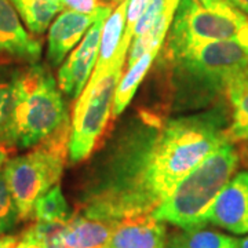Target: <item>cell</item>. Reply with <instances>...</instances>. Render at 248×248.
<instances>
[{"mask_svg": "<svg viewBox=\"0 0 248 248\" xmlns=\"http://www.w3.org/2000/svg\"><path fill=\"white\" fill-rule=\"evenodd\" d=\"M226 110L217 107L199 115L164 122L146 156L145 192L152 210L210 153L228 140Z\"/></svg>", "mask_w": 248, "mask_h": 248, "instance_id": "cell-1", "label": "cell"}, {"mask_svg": "<svg viewBox=\"0 0 248 248\" xmlns=\"http://www.w3.org/2000/svg\"><path fill=\"white\" fill-rule=\"evenodd\" d=\"M172 65L177 110L208 105L225 95L232 80L248 71V47L236 42H205L164 55Z\"/></svg>", "mask_w": 248, "mask_h": 248, "instance_id": "cell-2", "label": "cell"}, {"mask_svg": "<svg viewBox=\"0 0 248 248\" xmlns=\"http://www.w3.org/2000/svg\"><path fill=\"white\" fill-rule=\"evenodd\" d=\"M68 108L50 69L39 62L18 66L14 78L7 148L28 149L69 125Z\"/></svg>", "mask_w": 248, "mask_h": 248, "instance_id": "cell-3", "label": "cell"}, {"mask_svg": "<svg viewBox=\"0 0 248 248\" xmlns=\"http://www.w3.org/2000/svg\"><path fill=\"white\" fill-rule=\"evenodd\" d=\"M240 155L226 141L197 164L153 211L156 219L192 229L207 226L204 215L239 167Z\"/></svg>", "mask_w": 248, "mask_h": 248, "instance_id": "cell-4", "label": "cell"}, {"mask_svg": "<svg viewBox=\"0 0 248 248\" xmlns=\"http://www.w3.org/2000/svg\"><path fill=\"white\" fill-rule=\"evenodd\" d=\"M71 125L29 153L9 160L3 169L21 221L33 218L36 200L58 185L65 167Z\"/></svg>", "mask_w": 248, "mask_h": 248, "instance_id": "cell-5", "label": "cell"}, {"mask_svg": "<svg viewBox=\"0 0 248 248\" xmlns=\"http://www.w3.org/2000/svg\"><path fill=\"white\" fill-rule=\"evenodd\" d=\"M127 53L119 54L113 63L99 75H91L87 86L78 98L68 143L72 163L87 159L104 133L109 116L112 115L113 98L123 75Z\"/></svg>", "mask_w": 248, "mask_h": 248, "instance_id": "cell-6", "label": "cell"}, {"mask_svg": "<svg viewBox=\"0 0 248 248\" xmlns=\"http://www.w3.org/2000/svg\"><path fill=\"white\" fill-rule=\"evenodd\" d=\"M236 42L248 47V17L240 10L211 11L197 0H179L170 27L164 55L205 42Z\"/></svg>", "mask_w": 248, "mask_h": 248, "instance_id": "cell-7", "label": "cell"}, {"mask_svg": "<svg viewBox=\"0 0 248 248\" xmlns=\"http://www.w3.org/2000/svg\"><path fill=\"white\" fill-rule=\"evenodd\" d=\"M112 13V6H105L101 16L90 27L87 33L81 39L80 45L73 50L68 60L58 71V86L63 94L75 99L79 98L84 87L87 86L90 78L94 72L99 53V42L102 35V28Z\"/></svg>", "mask_w": 248, "mask_h": 248, "instance_id": "cell-8", "label": "cell"}, {"mask_svg": "<svg viewBox=\"0 0 248 248\" xmlns=\"http://www.w3.org/2000/svg\"><path fill=\"white\" fill-rule=\"evenodd\" d=\"M211 223L233 234L248 233V171L236 174L217 196L204 215Z\"/></svg>", "mask_w": 248, "mask_h": 248, "instance_id": "cell-9", "label": "cell"}, {"mask_svg": "<svg viewBox=\"0 0 248 248\" xmlns=\"http://www.w3.org/2000/svg\"><path fill=\"white\" fill-rule=\"evenodd\" d=\"M42 43L25 31L10 0H0V58L25 63L39 62Z\"/></svg>", "mask_w": 248, "mask_h": 248, "instance_id": "cell-10", "label": "cell"}, {"mask_svg": "<svg viewBox=\"0 0 248 248\" xmlns=\"http://www.w3.org/2000/svg\"><path fill=\"white\" fill-rule=\"evenodd\" d=\"M104 7H101L97 14H81L65 10L55 18L50 25L47 37V60L51 66H58L72 48L81 42L90 27L101 16Z\"/></svg>", "mask_w": 248, "mask_h": 248, "instance_id": "cell-11", "label": "cell"}, {"mask_svg": "<svg viewBox=\"0 0 248 248\" xmlns=\"http://www.w3.org/2000/svg\"><path fill=\"white\" fill-rule=\"evenodd\" d=\"M166 240V222L152 213L117 221L107 248H164Z\"/></svg>", "mask_w": 248, "mask_h": 248, "instance_id": "cell-12", "label": "cell"}, {"mask_svg": "<svg viewBox=\"0 0 248 248\" xmlns=\"http://www.w3.org/2000/svg\"><path fill=\"white\" fill-rule=\"evenodd\" d=\"M117 221H104L75 214L63 223L61 231L65 248H107Z\"/></svg>", "mask_w": 248, "mask_h": 248, "instance_id": "cell-13", "label": "cell"}, {"mask_svg": "<svg viewBox=\"0 0 248 248\" xmlns=\"http://www.w3.org/2000/svg\"><path fill=\"white\" fill-rule=\"evenodd\" d=\"M125 10L127 0H122L105 19L99 42L97 63L93 75H99L113 63L119 54L130 50L133 37L125 35Z\"/></svg>", "mask_w": 248, "mask_h": 248, "instance_id": "cell-14", "label": "cell"}, {"mask_svg": "<svg viewBox=\"0 0 248 248\" xmlns=\"http://www.w3.org/2000/svg\"><path fill=\"white\" fill-rule=\"evenodd\" d=\"M225 95L232 109L229 141H248V71L232 80Z\"/></svg>", "mask_w": 248, "mask_h": 248, "instance_id": "cell-15", "label": "cell"}, {"mask_svg": "<svg viewBox=\"0 0 248 248\" xmlns=\"http://www.w3.org/2000/svg\"><path fill=\"white\" fill-rule=\"evenodd\" d=\"M164 248H239V240L207 226L170 233Z\"/></svg>", "mask_w": 248, "mask_h": 248, "instance_id": "cell-16", "label": "cell"}, {"mask_svg": "<svg viewBox=\"0 0 248 248\" xmlns=\"http://www.w3.org/2000/svg\"><path fill=\"white\" fill-rule=\"evenodd\" d=\"M31 33L40 36L63 10L61 0H10Z\"/></svg>", "mask_w": 248, "mask_h": 248, "instance_id": "cell-17", "label": "cell"}, {"mask_svg": "<svg viewBox=\"0 0 248 248\" xmlns=\"http://www.w3.org/2000/svg\"><path fill=\"white\" fill-rule=\"evenodd\" d=\"M159 53L160 50H157V48L148 50L134 65L128 66V71L123 76V79L119 81L117 89H116L113 107H112V116L113 117L120 115L124 109L128 107L135 91L140 87L142 80L146 76L151 65Z\"/></svg>", "mask_w": 248, "mask_h": 248, "instance_id": "cell-18", "label": "cell"}, {"mask_svg": "<svg viewBox=\"0 0 248 248\" xmlns=\"http://www.w3.org/2000/svg\"><path fill=\"white\" fill-rule=\"evenodd\" d=\"M178 1L179 0H167L166 9L163 10V13L156 19L153 27L146 33L138 36V37H134L133 45L130 46V50H128V53H130L128 66L134 65L148 50H152V48L160 50L161 48V45H163L166 36L169 33L170 27L172 24Z\"/></svg>", "mask_w": 248, "mask_h": 248, "instance_id": "cell-19", "label": "cell"}, {"mask_svg": "<svg viewBox=\"0 0 248 248\" xmlns=\"http://www.w3.org/2000/svg\"><path fill=\"white\" fill-rule=\"evenodd\" d=\"M73 214L62 193L61 186H53L36 200L33 218L36 222H66Z\"/></svg>", "mask_w": 248, "mask_h": 248, "instance_id": "cell-20", "label": "cell"}, {"mask_svg": "<svg viewBox=\"0 0 248 248\" xmlns=\"http://www.w3.org/2000/svg\"><path fill=\"white\" fill-rule=\"evenodd\" d=\"M17 68L0 61V146L7 148V130L13 107V89ZM10 151V149H9Z\"/></svg>", "mask_w": 248, "mask_h": 248, "instance_id": "cell-21", "label": "cell"}, {"mask_svg": "<svg viewBox=\"0 0 248 248\" xmlns=\"http://www.w3.org/2000/svg\"><path fill=\"white\" fill-rule=\"evenodd\" d=\"M21 221L17 204L10 192L4 172L0 171V236L7 234Z\"/></svg>", "mask_w": 248, "mask_h": 248, "instance_id": "cell-22", "label": "cell"}, {"mask_svg": "<svg viewBox=\"0 0 248 248\" xmlns=\"http://www.w3.org/2000/svg\"><path fill=\"white\" fill-rule=\"evenodd\" d=\"M166 6H167V0H151V3L148 4L146 10L143 11L141 18L138 19V22L134 27L133 39L146 33L153 27L156 19L160 17L163 10L166 9Z\"/></svg>", "mask_w": 248, "mask_h": 248, "instance_id": "cell-23", "label": "cell"}, {"mask_svg": "<svg viewBox=\"0 0 248 248\" xmlns=\"http://www.w3.org/2000/svg\"><path fill=\"white\" fill-rule=\"evenodd\" d=\"M151 0H127L125 10V35L133 37L134 27L146 10Z\"/></svg>", "mask_w": 248, "mask_h": 248, "instance_id": "cell-24", "label": "cell"}, {"mask_svg": "<svg viewBox=\"0 0 248 248\" xmlns=\"http://www.w3.org/2000/svg\"><path fill=\"white\" fill-rule=\"evenodd\" d=\"M63 9L78 11L81 14H97L105 4H101L99 0H61Z\"/></svg>", "mask_w": 248, "mask_h": 248, "instance_id": "cell-25", "label": "cell"}, {"mask_svg": "<svg viewBox=\"0 0 248 248\" xmlns=\"http://www.w3.org/2000/svg\"><path fill=\"white\" fill-rule=\"evenodd\" d=\"M203 7L211 11H218V13H223V11H229L233 9V6L228 4L223 0H197Z\"/></svg>", "mask_w": 248, "mask_h": 248, "instance_id": "cell-26", "label": "cell"}, {"mask_svg": "<svg viewBox=\"0 0 248 248\" xmlns=\"http://www.w3.org/2000/svg\"><path fill=\"white\" fill-rule=\"evenodd\" d=\"M21 237L14 234H1L0 236V248H16Z\"/></svg>", "mask_w": 248, "mask_h": 248, "instance_id": "cell-27", "label": "cell"}, {"mask_svg": "<svg viewBox=\"0 0 248 248\" xmlns=\"http://www.w3.org/2000/svg\"><path fill=\"white\" fill-rule=\"evenodd\" d=\"M223 1L233 6L234 9L240 10L243 14H246L248 17V0H223Z\"/></svg>", "mask_w": 248, "mask_h": 248, "instance_id": "cell-28", "label": "cell"}, {"mask_svg": "<svg viewBox=\"0 0 248 248\" xmlns=\"http://www.w3.org/2000/svg\"><path fill=\"white\" fill-rule=\"evenodd\" d=\"M16 248H43L39 243H36L35 240L32 239H28L25 236H22L21 234V239L18 241L17 247Z\"/></svg>", "mask_w": 248, "mask_h": 248, "instance_id": "cell-29", "label": "cell"}, {"mask_svg": "<svg viewBox=\"0 0 248 248\" xmlns=\"http://www.w3.org/2000/svg\"><path fill=\"white\" fill-rule=\"evenodd\" d=\"M7 159H9V149L0 146V169L4 166V163H7Z\"/></svg>", "mask_w": 248, "mask_h": 248, "instance_id": "cell-30", "label": "cell"}, {"mask_svg": "<svg viewBox=\"0 0 248 248\" xmlns=\"http://www.w3.org/2000/svg\"><path fill=\"white\" fill-rule=\"evenodd\" d=\"M239 248H248V234L239 241Z\"/></svg>", "mask_w": 248, "mask_h": 248, "instance_id": "cell-31", "label": "cell"}, {"mask_svg": "<svg viewBox=\"0 0 248 248\" xmlns=\"http://www.w3.org/2000/svg\"><path fill=\"white\" fill-rule=\"evenodd\" d=\"M113 1H119V3H120V1H122V0H113Z\"/></svg>", "mask_w": 248, "mask_h": 248, "instance_id": "cell-32", "label": "cell"}]
</instances>
